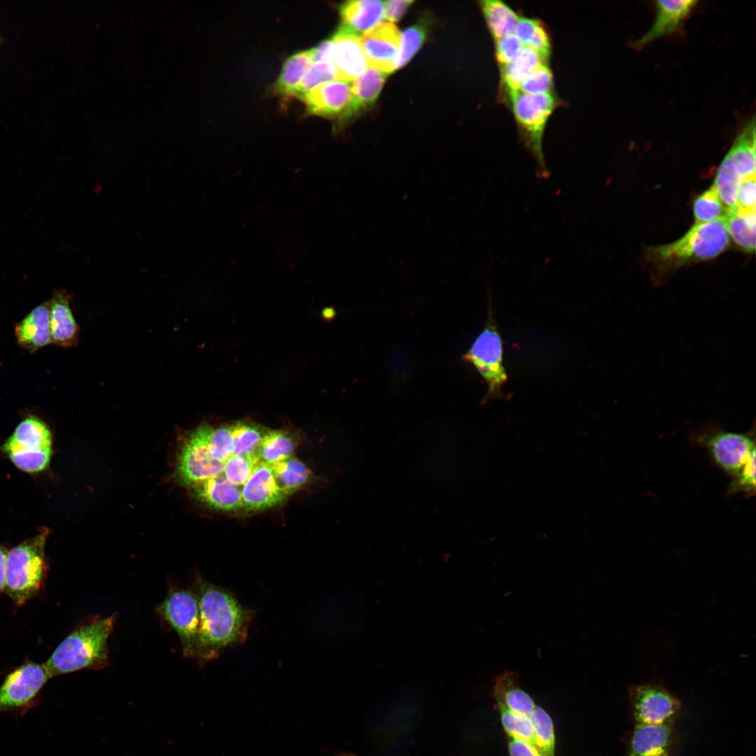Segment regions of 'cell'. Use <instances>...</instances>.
Returning <instances> with one entry per match:
<instances>
[{"mask_svg": "<svg viewBox=\"0 0 756 756\" xmlns=\"http://www.w3.org/2000/svg\"><path fill=\"white\" fill-rule=\"evenodd\" d=\"M192 590L200 606V629L195 658L200 663L215 659L227 648L247 638L253 616L229 590L195 577Z\"/></svg>", "mask_w": 756, "mask_h": 756, "instance_id": "obj_1", "label": "cell"}, {"mask_svg": "<svg viewBox=\"0 0 756 756\" xmlns=\"http://www.w3.org/2000/svg\"><path fill=\"white\" fill-rule=\"evenodd\" d=\"M729 244L724 218L694 225L673 242L650 247L645 258L655 281H660L685 265L719 255Z\"/></svg>", "mask_w": 756, "mask_h": 756, "instance_id": "obj_2", "label": "cell"}, {"mask_svg": "<svg viewBox=\"0 0 756 756\" xmlns=\"http://www.w3.org/2000/svg\"><path fill=\"white\" fill-rule=\"evenodd\" d=\"M118 614L99 617L70 633L43 665L50 678L81 669H100L108 662V640Z\"/></svg>", "mask_w": 756, "mask_h": 756, "instance_id": "obj_3", "label": "cell"}, {"mask_svg": "<svg viewBox=\"0 0 756 756\" xmlns=\"http://www.w3.org/2000/svg\"><path fill=\"white\" fill-rule=\"evenodd\" d=\"M48 533L45 528L7 554L3 590L16 605L27 602L42 587L47 567L45 545Z\"/></svg>", "mask_w": 756, "mask_h": 756, "instance_id": "obj_4", "label": "cell"}, {"mask_svg": "<svg viewBox=\"0 0 756 756\" xmlns=\"http://www.w3.org/2000/svg\"><path fill=\"white\" fill-rule=\"evenodd\" d=\"M755 118L746 122L717 171L713 188L724 205L737 209L736 195L741 181L755 176Z\"/></svg>", "mask_w": 756, "mask_h": 756, "instance_id": "obj_5", "label": "cell"}, {"mask_svg": "<svg viewBox=\"0 0 756 756\" xmlns=\"http://www.w3.org/2000/svg\"><path fill=\"white\" fill-rule=\"evenodd\" d=\"M52 435L48 426L30 416L21 421L5 442L3 449L21 470L34 473L43 470L50 463Z\"/></svg>", "mask_w": 756, "mask_h": 756, "instance_id": "obj_6", "label": "cell"}, {"mask_svg": "<svg viewBox=\"0 0 756 756\" xmlns=\"http://www.w3.org/2000/svg\"><path fill=\"white\" fill-rule=\"evenodd\" d=\"M511 107L524 134L527 147L538 164V175L547 178L550 175L542 148L545 126L552 113L556 100L549 93L529 94L518 90L508 92Z\"/></svg>", "mask_w": 756, "mask_h": 756, "instance_id": "obj_7", "label": "cell"}, {"mask_svg": "<svg viewBox=\"0 0 756 756\" xmlns=\"http://www.w3.org/2000/svg\"><path fill=\"white\" fill-rule=\"evenodd\" d=\"M487 323L477 335L463 358L470 363L487 384L486 399L498 398L507 382V375L503 361V341L489 313Z\"/></svg>", "mask_w": 756, "mask_h": 756, "instance_id": "obj_8", "label": "cell"}, {"mask_svg": "<svg viewBox=\"0 0 756 756\" xmlns=\"http://www.w3.org/2000/svg\"><path fill=\"white\" fill-rule=\"evenodd\" d=\"M160 616L177 633L184 657H195L199 629L200 606L192 589L171 587L157 607Z\"/></svg>", "mask_w": 756, "mask_h": 756, "instance_id": "obj_9", "label": "cell"}, {"mask_svg": "<svg viewBox=\"0 0 756 756\" xmlns=\"http://www.w3.org/2000/svg\"><path fill=\"white\" fill-rule=\"evenodd\" d=\"M636 724L671 726L680 710V702L659 684L646 683L629 688Z\"/></svg>", "mask_w": 756, "mask_h": 756, "instance_id": "obj_10", "label": "cell"}, {"mask_svg": "<svg viewBox=\"0 0 756 756\" xmlns=\"http://www.w3.org/2000/svg\"><path fill=\"white\" fill-rule=\"evenodd\" d=\"M50 678L43 664L33 662L9 673L0 687V712L22 710L32 706Z\"/></svg>", "mask_w": 756, "mask_h": 756, "instance_id": "obj_11", "label": "cell"}, {"mask_svg": "<svg viewBox=\"0 0 756 756\" xmlns=\"http://www.w3.org/2000/svg\"><path fill=\"white\" fill-rule=\"evenodd\" d=\"M698 438L715 463L733 476L755 451V439L750 434L717 428L704 432Z\"/></svg>", "mask_w": 756, "mask_h": 756, "instance_id": "obj_12", "label": "cell"}, {"mask_svg": "<svg viewBox=\"0 0 756 756\" xmlns=\"http://www.w3.org/2000/svg\"><path fill=\"white\" fill-rule=\"evenodd\" d=\"M352 82V81H351ZM351 82L335 79L322 83L301 95L308 114L348 119L358 114Z\"/></svg>", "mask_w": 756, "mask_h": 756, "instance_id": "obj_13", "label": "cell"}, {"mask_svg": "<svg viewBox=\"0 0 756 756\" xmlns=\"http://www.w3.org/2000/svg\"><path fill=\"white\" fill-rule=\"evenodd\" d=\"M401 34L391 22H381L360 36L368 66L386 74L396 70Z\"/></svg>", "mask_w": 756, "mask_h": 756, "instance_id": "obj_14", "label": "cell"}, {"mask_svg": "<svg viewBox=\"0 0 756 756\" xmlns=\"http://www.w3.org/2000/svg\"><path fill=\"white\" fill-rule=\"evenodd\" d=\"M337 79L351 82L368 67L358 34L341 26L330 38Z\"/></svg>", "mask_w": 756, "mask_h": 756, "instance_id": "obj_15", "label": "cell"}, {"mask_svg": "<svg viewBox=\"0 0 756 756\" xmlns=\"http://www.w3.org/2000/svg\"><path fill=\"white\" fill-rule=\"evenodd\" d=\"M241 495L243 507L253 510L279 504L288 493L279 486L271 465L260 462L245 483Z\"/></svg>", "mask_w": 756, "mask_h": 756, "instance_id": "obj_16", "label": "cell"}, {"mask_svg": "<svg viewBox=\"0 0 756 756\" xmlns=\"http://www.w3.org/2000/svg\"><path fill=\"white\" fill-rule=\"evenodd\" d=\"M72 295L57 290L49 302V323L52 344L62 348L76 346L79 326L70 307Z\"/></svg>", "mask_w": 756, "mask_h": 756, "instance_id": "obj_17", "label": "cell"}, {"mask_svg": "<svg viewBox=\"0 0 756 756\" xmlns=\"http://www.w3.org/2000/svg\"><path fill=\"white\" fill-rule=\"evenodd\" d=\"M15 335L20 348L34 354L52 344L49 323V302L32 309L15 327Z\"/></svg>", "mask_w": 756, "mask_h": 756, "instance_id": "obj_18", "label": "cell"}, {"mask_svg": "<svg viewBox=\"0 0 756 756\" xmlns=\"http://www.w3.org/2000/svg\"><path fill=\"white\" fill-rule=\"evenodd\" d=\"M656 17L651 29L635 41L634 48H642L657 38L675 31L697 3L694 0L656 1Z\"/></svg>", "mask_w": 756, "mask_h": 756, "instance_id": "obj_19", "label": "cell"}, {"mask_svg": "<svg viewBox=\"0 0 756 756\" xmlns=\"http://www.w3.org/2000/svg\"><path fill=\"white\" fill-rule=\"evenodd\" d=\"M671 743V726L636 724L627 756H670Z\"/></svg>", "mask_w": 756, "mask_h": 756, "instance_id": "obj_20", "label": "cell"}, {"mask_svg": "<svg viewBox=\"0 0 756 756\" xmlns=\"http://www.w3.org/2000/svg\"><path fill=\"white\" fill-rule=\"evenodd\" d=\"M342 25L354 33H365L385 18L384 1L379 0H352L342 4L340 8Z\"/></svg>", "mask_w": 756, "mask_h": 756, "instance_id": "obj_21", "label": "cell"}, {"mask_svg": "<svg viewBox=\"0 0 756 756\" xmlns=\"http://www.w3.org/2000/svg\"><path fill=\"white\" fill-rule=\"evenodd\" d=\"M493 697L497 705L520 715H529L536 706L529 694L520 687L518 678L512 672L503 673L496 678Z\"/></svg>", "mask_w": 756, "mask_h": 756, "instance_id": "obj_22", "label": "cell"}, {"mask_svg": "<svg viewBox=\"0 0 756 756\" xmlns=\"http://www.w3.org/2000/svg\"><path fill=\"white\" fill-rule=\"evenodd\" d=\"M728 234L744 251L755 249V209H729L723 216Z\"/></svg>", "mask_w": 756, "mask_h": 756, "instance_id": "obj_23", "label": "cell"}, {"mask_svg": "<svg viewBox=\"0 0 756 756\" xmlns=\"http://www.w3.org/2000/svg\"><path fill=\"white\" fill-rule=\"evenodd\" d=\"M545 57L523 46L515 58L501 68L502 80L507 92L518 90L521 83L536 69L546 64Z\"/></svg>", "mask_w": 756, "mask_h": 756, "instance_id": "obj_24", "label": "cell"}, {"mask_svg": "<svg viewBox=\"0 0 756 756\" xmlns=\"http://www.w3.org/2000/svg\"><path fill=\"white\" fill-rule=\"evenodd\" d=\"M313 62L312 49L300 51L289 57L274 84V92L280 95L293 97Z\"/></svg>", "mask_w": 756, "mask_h": 756, "instance_id": "obj_25", "label": "cell"}, {"mask_svg": "<svg viewBox=\"0 0 756 756\" xmlns=\"http://www.w3.org/2000/svg\"><path fill=\"white\" fill-rule=\"evenodd\" d=\"M387 75L382 71L368 67L351 82V91L358 113L374 105Z\"/></svg>", "mask_w": 756, "mask_h": 756, "instance_id": "obj_26", "label": "cell"}, {"mask_svg": "<svg viewBox=\"0 0 756 756\" xmlns=\"http://www.w3.org/2000/svg\"><path fill=\"white\" fill-rule=\"evenodd\" d=\"M295 449L292 438L285 431H267L257 449L260 461L272 465L291 456Z\"/></svg>", "mask_w": 756, "mask_h": 756, "instance_id": "obj_27", "label": "cell"}, {"mask_svg": "<svg viewBox=\"0 0 756 756\" xmlns=\"http://www.w3.org/2000/svg\"><path fill=\"white\" fill-rule=\"evenodd\" d=\"M481 7L495 41L513 33L519 18L508 6L500 1L487 0L481 1Z\"/></svg>", "mask_w": 756, "mask_h": 756, "instance_id": "obj_28", "label": "cell"}, {"mask_svg": "<svg viewBox=\"0 0 756 756\" xmlns=\"http://www.w3.org/2000/svg\"><path fill=\"white\" fill-rule=\"evenodd\" d=\"M271 467L279 486L288 494L304 485L309 477L307 466L294 457L290 456Z\"/></svg>", "mask_w": 756, "mask_h": 756, "instance_id": "obj_29", "label": "cell"}, {"mask_svg": "<svg viewBox=\"0 0 756 756\" xmlns=\"http://www.w3.org/2000/svg\"><path fill=\"white\" fill-rule=\"evenodd\" d=\"M260 462L261 461L256 454L241 455L233 452L227 459L221 462L223 469L221 473L217 477L232 484L242 492L245 483L250 477L255 466Z\"/></svg>", "mask_w": 756, "mask_h": 756, "instance_id": "obj_30", "label": "cell"}, {"mask_svg": "<svg viewBox=\"0 0 756 756\" xmlns=\"http://www.w3.org/2000/svg\"><path fill=\"white\" fill-rule=\"evenodd\" d=\"M536 738V750L540 756H554L555 738L553 722L548 713L536 706L529 714Z\"/></svg>", "mask_w": 756, "mask_h": 756, "instance_id": "obj_31", "label": "cell"}, {"mask_svg": "<svg viewBox=\"0 0 756 756\" xmlns=\"http://www.w3.org/2000/svg\"><path fill=\"white\" fill-rule=\"evenodd\" d=\"M430 22L429 18L426 16L401 34L396 69L405 66L420 48L426 39Z\"/></svg>", "mask_w": 756, "mask_h": 756, "instance_id": "obj_32", "label": "cell"}, {"mask_svg": "<svg viewBox=\"0 0 756 756\" xmlns=\"http://www.w3.org/2000/svg\"><path fill=\"white\" fill-rule=\"evenodd\" d=\"M497 706L507 736L525 741L535 748V732L529 715L513 713L500 705Z\"/></svg>", "mask_w": 756, "mask_h": 756, "instance_id": "obj_33", "label": "cell"}, {"mask_svg": "<svg viewBox=\"0 0 756 756\" xmlns=\"http://www.w3.org/2000/svg\"><path fill=\"white\" fill-rule=\"evenodd\" d=\"M727 211L715 189L711 187L697 197L693 204L696 223L710 222L723 217Z\"/></svg>", "mask_w": 756, "mask_h": 756, "instance_id": "obj_34", "label": "cell"}, {"mask_svg": "<svg viewBox=\"0 0 756 756\" xmlns=\"http://www.w3.org/2000/svg\"><path fill=\"white\" fill-rule=\"evenodd\" d=\"M337 79L333 64L325 61H314L305 73L294 96L300 97L316 86Z\"/></svg>", "mask_w": 756, "mask_h": 756, "instance_id": "obj_35", "label": "cell"}, {"mask_svg": "<svg viewBox=\"0 0 756 756\" xmlns=\"http://www.w3.org/2000/svg\"><path fill=\"white\" fill-rule=\"evenodd\" d=\"M552 86V73L545 64L533 71L521 83L518 91L529 94L549 93Z\"/></svg>", "mask_w": 756, "mask_h": 756, "instance_id": "obj_36", "label": "cell"}, {"mask_svg": "<svg viewBox=\"0 0 756 756\" xmlns=\"http://www.w3.org/2000/svg\"><path fill=\"white\" fill-rule=\"evenodd\" d=\"M755 491V451H753L748 461L738 472L734 475V479L729 486L728 493H745L754 494Z\"/></svg>", "mask_w": 756, "mask_h": 756, "instance_id": "obj_37", "label": "cell"}, {"mask_svg": "<svg viewBox=\"0 0 756 756\" xmlns=\"http://www.w3.org/2000/svg\"><path fill=\"white\" fill-rule=\"evenodd\" d=\"M524 46L518 37L511 33L496 41V56L500 68L511 62Z\"/></svg>", "mask_w": 756, "mask_h": 756, "instance_id": "obj_38", "label": "cell"}, {"mask_svg": "<svg viewBox=\"0 0 756 756\" xmlns=\"http://www.w3.org/2000/svg\"><path fill=\"white\" fill-rule=\"evenodd\" d=\"M755 176L748 177L741 182L736 195L737 209H755Z\"/></svg>", "mask_w": 756, "mask_h": 756, "instance_id": "obj_39", "label": "cell"}, {"mask_svg": "<svg viewBox=\"0 0 756 756\" xmlns=\"http://www.w3.org/2000/svg\"><path fill=\"white\" fill-rule=\"evenodd\" d=\"M528 47L545 59H547L550 51V43L548 33L542 24L538 22L531 36L524 46Z\"/></svg>", "mask_w": 756, "mask_h": 756, "instance_id": "obj_40", "label": "cell"}, {"mask_svg": "<svg viewBox=\"0 0 756 756\" xmlns=\"http://www.w3.org/2000/svg\"><path fill=\"white\" fill-rule=\"evenodd\" d=\"M412 1L390 0L384 1V16L391 22H398L406 12Z\"/></svg>", "mask_w": 756, "mask_h": 756, "instance_id": "obj_41", "label": "cell"}, {"mask_svg": "<svg viewBox=\"0 0 756 756\" xmlns=\"http://www.w3.org/2000/svg\"><path fill=\"white\" fill-rule=\"evenodd\" d=\"M510 756H540L536 748L529 743L508 736Z\"/></svg>", "mask_w": 756, "mask_h": 756, "instance_id": "obj_42", "label": "cell"}, {"mask_svg": "<svg viewBox=\"0 0 756 756\" xmlns=\"http://www.w3.org/2000/svg\"><path fill=\"white\" fill-rule=\"evenodd\" d=\"M7 554L6 550L0 545V592L4 589V586Z\"/></svg>", "mask_w": 756, "mask_h": 756, "instance_id": "obj_43", "label": "cell"}]
</instances>
